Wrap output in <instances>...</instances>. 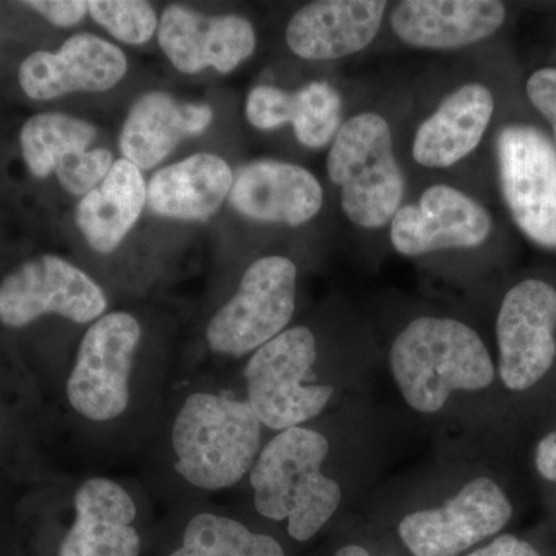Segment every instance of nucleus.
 Returning <instances> with one entry per match:
<instances>
[{
	"label": "nucleus",
	"mask_w": 556,
	"mask_h": 556,
	"mask_svg": "<svg viewBox=\"0 0 556 556\" xmlns=\"http://www.w3.org/2000/svg\"><path fill=\"white\" fill-rule=\"evenodd\" d=\"M298 268L281 255L252 263L239 291L208 321V346L241 357L270 342L288 327L295 311Z\"/></svg>",
	"instance_id": "423d86ee"
},
{
	"label": "nucleus",
	"mask_w": 556,
	"mask_h": 556,
	"mask_svg": "<svg viewBox=\"0 0 556 556\" xmlns=\"http://www.w3.org/2000/svg\"><path fill=\"white\" fill-rule=\"evenodd\" d=\"M159 42L172 65L186 75L208 67L230 73L254 53L255 31L251 22L236 14L207 17L170 5L160 20Z\"/></svg>",
	"instance_id": "4468645a"
},
{
	"label": "nucleus",
	"mask_w": 556,
	"mask_h": 556,
	"mask_svg": "<svg viewBox=\"0 0 556 556\" xmlns=\"http://www.w3.org/2000/svg\"><path fill=\"white\" fill-rule=\"evenodd\" d=\"M105 309L108 298L97 281L58 255L27 260L0 281V324L7 328L28 327L49 314L89 324Z\"/></svg>",
	"instance_id": "6e6552de"
},
{
	"label": "nucleus",
	"mask_w": 556,
	"mask_h": 556,
	"mask_svg": "<svg viewBox=\"0 0 556 556\" xmlns=\"http://www.w3.org/2000/svg\"><path fill=\"white\" fill-rule=\"evenodd\" d=\"M228 199L240 215L254 222L302 226L320 211L324 190L305 167L260 160L233 178Z\"/></svg>",
	"instance_id": "2eb2a0df"
},
{
	"label": "nucleus",
	"mask_w": 556,
	"mask_h": 556,
	"mask_svg": "<svg viewBox=\"0 0 556 556\" xmlns=\"http://www.w3.org/2000/svg\"><path fill=\"white\" fill-rule=\"evenodd\" d=\"M316 358V338L305 327L287 329L255 351L244 378L249 405L262 426L288 430L327 408L334 388L303 383Z\"/></svg>",
	"instance_id": "39448f33"
},
{
	"label": "nucleus",
	"mask_w": 556,
	"mask_h": 556,
	"mask_svg": "<svg viewBox=\"0 0 556 556\" xmlns=\"http://www.w3.org/2000/svg\"><path fill=\"white\" fill-rule=\"evenodd\" d=\"M334 556H371L368 554V551H365L364 547L357 546V544H348V546H343L339 548L338 554Z\"/></svg>",
	"instance_id": "473e14b6"
},
{
	"label": "nucleus",
	"mask_w": 556,
	"mask_h": 556,
	"mask_svg": "<svg viewBox=\"0 0 556 556\" xmlns=\"http://www.w3.org/2000/svg\"><path fill=\"white\" fill-rule=\"evenodd\" d=\"M506 7L496 0H404L391 11L394 35L407 46L452 50L500 30Z\"/></svg>",
	"instance_id": "f3484780"
},
{
	"label": "nucleus",
	"mask_w": 556,
	"mask_h": 556,
	"mask_svg": "<svg viewBox=\"0 0 556 556\" xmlns=\"http://www.w3.org/2000/svg\"><path fill=\"white\" fill-rule=\"evenodd\" d=\"M76 519L62 540L60 556H138L139 538L131 522L137 506L116 482L93 478L75 495Z\"/></svg>",
	"instance_id": "a211bd4d"
},
{
	"label": "nucleus",
	"mask_w": 556,
	"mask_h": 556,
	"mask_svg": "<svg viewBox=\"0 0 556 556\" xmlns=\"http://www.w3.org/2000/svg\"><path fill=\"white\" fill-rule=\"evenodd\" d=\"M126 73L123 50L90 33H78L58 51H36L25 58L20 84L30 100L51 101L75 91L113 89Z\"/></svg>",
	"instance_id": "ddd939ff"
},
{
	"label": "nucleus",
	"mask_w": 556,
	"mask_h": 556,
	"mask_svg": "<svg viewBox=\"0 0 556 556\" xmlns=\"http://www.w3.org/2000/svg\"><path fill=\"white\" fill-rule=\"evenodd\" d=\"M342 100L331 84L316 80L292 93L291 123L299 142L309 149L327 146L340 129Z\"/></svg>",
	"instance_id": "393cba45"
},
{
	"label": "nucleus",
	"mask_w": 556,
	"mask_h": 556,
	"mask_svg": "<svg viewBox=\"0 0 556 556\" xmlns=\"http://www.w3.org/2000/svg\"><path fill=\"white\" fill-rule=\"evenodd\" d=\"M501 185L519 229L556 248V150L541 131L508 126L497 137Z\"/></svg>",
	"instance_id": "9d476101"
},
{
	"label": "nucleus",
	"mask_w": 556,
	"mask_h": 556,
	"mask_svg": "<svg viewBox=\"0 0 556 556\" xmlns=\"http://www.w3.org/2000/svg\"><path fill=\"white\" fill-rule=\"evenodd\" d=\"M232 185V169L225 160L212 153H195L153 175L148 204L160 217L206 222L228 199Z\"/></svg>",
	"instance_id": "412c9836"
},
{
	"label": "nucleus",
	"mask_w": 556,
	"mask_h": 556,
	"mask_svg": "<svg viewBox=\"0 0 556 556\" xmlns=\"http://www.w3.org/2000/svg\"><path fill=\"white\" fill-rule=\"evenodd\" d=\"M112 166L113 155L109 150H86L62 160L54 175L72 195H87L108 177Z\"/></svg>",
	"instance_id": "bb28decb"
},
{
	"label": "nucleus",
	"mask_w": 556,
	"mask_h": 556,
	"mask_svg": "<svg viewBox=\"0 0 556 556\" xmlns=\"http://www.w3.org/2000/svg\"><path fill=\"white\" fill-rule=\"evenodd\" d=\"M97 135V127L87 121L64 113H39L22 126V159L33 177L49 178L62 160L89 150Z\"/></svg>",
	"instance_id": "5701e85b"
},
{
	"label": "nucleus",
	"mask_w": 556,
	"mask_h": 556,
	"mask_svg": "<svg viewBox=\"0 0 556 556\" xmlns=\"http://www.w3.org/2000/svg\"><path fill=\"white\" fill-rule=\"evenodd\" d=\"M493 110L492 91L479 83L466 84L420 124L413 156L420 166L431 169L452 167L478 148Z\"/></svg>",
	"instance_id": "aec40b11"
},
{
	"label": "nucleus",
	"mask_w": 556,
	"mask_h": 556,
	"mask_svg": "<svg viewBox=\"0 0 556 556\" xmlns=\"http://www.w3.org/2000/svg\"><path fill=\"white\" fill-rule=\"evenodd\" d=\"M292 93L277 87L258 86L249 93L247 118L255 129L274 130L291 123Z\"/></svg>",
	"instance_id": "cd10ccee"
},
{
	"label": "nucleus",
	"mask_w": 556,
	"mask_h": 556,
	"mask_svg": "<svg viewBox=\"0 0 556 556\" xmlns=\"http://www.w3.org/2000/svg\"><path fill=\"white\" fill-rule=\"evenodd\" d=\"M556 289L529 278L507 292L496 320L500 375L511 391L536 386L556 357Z\"/></svg>",
	"instance_id": "9b49d317"
},
{
	"label": "nucleus",
	"mask_w": 556,
	"mask_h": 556,
	"mask_svg": "<svg viewBox=\"0 0 556 556\" xmlns=\"http://www.w3.org/2000/svg\"><path fill=\"white\" fill-rule=\"evenodd\" d=\"M22 5L35 10L56 27L67 28L79 24L89 11V2L84 0H31Z\"/></svg>",
	"instance_id": "c756f323"
},
{
	"label": "nucleus",
	"mask_w": 556,
	"mask_h": 556,
	"mask_svg": "<svg viewBox=\"0 0 556 556\" xmlns=\"http://www.w3.org/2000/svg\"><path fill=\"white\" fill-rule=\"evenodd\" d=\"M328 453L324 434L292 427L269 441L251 468L258 514L288 519L289 535L300 543L316 536L342 501L338 482L321 473Z\"/></svg>",
	"instance_id": "f03ea898"
},
{
	"label": "nucleus",
	"mask_w": 556,
	"mask_h": 556,
	"mask_svg": "<svg viewBox=\"0 0 556 556\" xmlns=\"http://www.w3.org/2000/svg\"><path fill=\"white\" fill-rule=\"evenodd\" d=\"M527 94L538 112L554 127L556 142V70H538L527 80Z\"/></svg>",
	"instance_id": "c85d7f7f"
},
{
	"label": "nucleus",
	"mask_w": 556,
	"mask_h": 556,
	"mask_svg": "<svg viewBox=\"0 0 556 556\" xmlns=\"http://www.w3.org/2000/svg\"><path fill=\"white\" fill-rule=\"evenodd\" d=\"M328 175L342 192V208L361 228H382L404 200L405 181L393 135L378 113H361L340 127L328 155Z\"/></svg>",
	"instance_id": "20e7f679"
},
{
	"label": "nucleus",
	"mask_w": 556,
	"mask_h": 556,
	"mask_svg": "<svg viewBox=\"0 0 556 556\" xmlns=\"http://www.w3.org/2000/svg\"><path fill=\"white\" fill-rule=\"evenodd\" d=\"M393 378L405 402L419 413H438L456 391L492 386L495 367L477 331L444 317L413 320L391 346Z\"/></svg>",
	"instance_id": "f257e3e1"
},
{
	"label": "nucleus",
	"mask_w": 556,
	"mask_h": 556,
	"mask_svg": "<svg viewBox=\"0 0 556 556\" xmlns=\"http://www.w3.org/2000/svg\"><path fill=\"white\" fill-rule=\"evenodd\" d=\"M139 340L141 325L129 313L108 314L91 325L67 382L70 404L80 416L105 422L126 412Z\"/></svg>",
	"instance_id": "0eeeda50"
},
{
	"label": "nucleus",
	"mask_w": 556,
	"mask_h": 556,
	"mask_svg": "<svg viewBox=\"0 0 556 556\" xmlns=\"http://www.w3.org/2000/svg\"><path fill=\"white\" fill-rule=\"evenodd\" d=\"M91 20L129 46H142L159 30V16L148 2L141 0H91Z\"/></svg>",
	"instance_id": "a878e982"
},
{
	"label": "nucleus",
	"mask_w": 556,
	"mask_h": 556,
	"mask_svg": "<svg viewBox=\"0 0 556 556\" xmlns=\"http://www.w3.org/2000/svg\"><path fill=\"white\" fill-rule=\"evenodd\" d=\"M511 511L510 501L495 481L477 478L444 506L407 515L397 532L415 556H459L500 533Z\"/></svg>",
	"instance_id": "1a4fd4ad"
},
{
	"label": "nucleus",
	"mask_w": 556,
	"mask_h": 556,
	"mask_svg": "<svg viewBox=\"0 0 556 556\" xmlns=\"http://www.w3.org/2000/svg\"><path fill=\"white\" fill-rule=\"evenodd\" d=\"M382 0H318L289 21L287 42L302 60L332 61L367 49L382 25Z\"/></svg>",
	"instance_id": "dca6fc26"
},
{
	"label": "nucleus",
	"mask_w": 556,
	"mask_h": 556,
	"mask_svg": "<svg viewBox=\"0 0 556 556\" xmlns=\"http://www.w3.org/2000/svg\"><path fill=\"white\" fill-rule=\"evenodd\" d=\"M467 556H540V554L532 544L521 538L501 535Z\"/></svg>",
	"instance_id": "7c9ffc66"
},
{
	"label": "nucleus",
	"mask_w": 556,
	"mask_h": 556,
	"mask_svg": "<svg viewBox=\"0 0 556 556\" xmlns=\"http://www.w3.org/2000/svg\"><path fill=\"white\" fill-rule=\"evenodd\" d=\"M214 119L211 105L182 102L164 91L142 94L124 121L119 149L139 170L152 169L189 137L204 134Z\"/></svg>",
	"instance_id": "6ab92c4d"
},
{
	"label": "nucleus",
	"mask_w": 556,
	"mask_h": 556,
	"mask_svg": "<svg viewBox=\"0 0 556 556\" xmlns=\"http://www.w3.org/2000/svg\"><path fill=\"white\" fill-rule=\"evenodd\" d=\"M169 556H285L273 536L254 533L247 526L214 514L190 519L182 546Z\"/></svg>",
	"instance_id": "b1692460"
},
{
	"label": "nucleus",
	"mask_w": 556,
	"mask_h": 556,
	"mask_svg": "<svg viewBox=\"0 0 556 556\" xmlns=\"http://www.w3.org/2000/svg\"><path fill=\"white\" fill-rule=\"evenodd\" d=\"M262 422L249 402L195 393L179 409L172 445L175 470L203 490L236 485L257 460Z\"/></svg>",
	"instance_id": "7ed1b4c3"
},
{
	"label": "nucleus",
	"mask_w": 556,
	"mask_h": 556,
	"mask_svg": "<svg viewBox=\"0 0 556 556\" xmlns=\"http://www.w3.org/2000/svg\"><path fill=\"white\" fill-rule=\"evenodd\" d=\"M148 203L144 177L130 161L113 163L108 177L79 201L76 223L84 239L100 254L123 243Z\"/></svg>",
	"instance_id": "4be33fe9"
},
{
	"label": "nucleus",
	"mask_w": 556,
	"mask_h": 556,
	"mask_svg": "<svg viewBox=\"0 0 556 556\" xmlns=\"http://www.w3.org/2000/svg\"><path fill=\"white\" fill-rule=\"evenodd\" d=\"M538 473L556 484V431L541 439L535 453Z\"/></svg>",
	"instance_id": "2f4dec72"
},
{
	"label": "nucleus",
	"mask_w": 556,
	"mask_h": 556,
	"mask_svg": "<svg viewBox=\"0 0 556 556\" xmlns=\"http://www.w3.org/2000/svg\"><path fill=\"white\" fill-rule=\"evenodd\" d=\"M492 230L481 204L450 186L427 189L419 203L399 208L391 219V243L405 257L452 248H477Z\"/></svg>",
	"instance_id": "f8f14e48"
}]
</instances>
